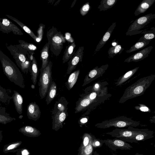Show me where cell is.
I'll use <instances>...</instances> for the list:
<instances>
[{
  "label": "cell",
  "instance_id": "7c38bea8",
  "mask_svg": "<svg viewBox=\"0 0 155 155\" xmlns=\"http://www.w3.org/2000/svg\"><path fill=\"white\" fill-rule=\"evenodd\" d=\"M109 65L106 64L98 67L97 66L91 70L86 76L82 86H84L101 76L107 69Z\"/></svg>",
  "mask_w": 155,
  "mask_h": 155
},
{
  "label": "cell",
  "instance_id": "8fae6325",
  "mask_svg": "<svg viewBox=\"0 0 155 155\" xmlns=\"http://www.w3.org/2000/svg\"><path fill=\"white\" fill-rule=\"evenodd\" d=\"M0 31L7 34L12 33L15 35H23V33L17 26L5 18H0Z\"/></svg>",
  "mask_w": 155,
  "mask_h": 155
},
{
  "label": "cell",
  "instance_id": "52a82bcc",
  "mask_svg": "<svg viewBox=\"0 0 155 155\" xmlns=\"http://www.w3.org/2000/svg\"><path fill=\"white\" fill-rule=\"evenodd\" d=\"M52 62L50 61L44 69L40 70L38 86L39 95L41 99L46 96L52 82Z\"/></svg>",
  "mask_w": 155,
  "mask_h": 155
},
{
  "label": "cell",
  "instance_id": "30bf717a",
  "mask_svg": "<svg viewBox=\"0 0 155 155\" xmlns=\"http://www.w3.org/2000/svg\"><path fill=\"white\" fill-rule=\"evenodd\" d=\"M100 141L114 151H116L117 149L130 150L133 148V147L129 143L117 138L104 140L100 139Z\"/></svg>",
  "mask_w": 155,
  "mask_h": 155
},
{
  "label": "cell",
  "instance_id": "d6986e66",
  "mask_svg": "<svg viewBox=\"0 0 155 155\" xmlns=\"http://www.w3.org/2000/svg\"><path fill=\"white\" fill-rule=\"evenodd\" d=\"M116 22H113L108 28L97 45L94 53V54L99 51L100 49L106 43L111 36L113 30L116 27Z\"/></svg>",
  "mask_w": 155,
  "mask_h": 155
},
{
  "label": "cell",
  "instance_id": "8d00e7d4",
  "mask_svg": "<svg viewBox=\"0 0 155 155\" xmlns=\"http://www.w3.org/2000/svg\"><path fill=\"white\" fill-rule=\"evenodd\" d=\"M141 34H143L142 36L144 40H152L155 38V28L154 27H152L150 30L147 31H143Z\"/></svg>",
  "mask_w": 155,
  "mask_h": 155
},
{
  "label": "cell",
  "instance_id": "44dd1931",
  "mask_svg": "<svg viewBox=\"0 0 155 155\" xmlns=\"http://www.w3.org/2000/svg\"><path fill=\"white\" fill-rule=\"evenodd\" d=\"M155 2V0H143L134 12L135 16L145 12Z\"/></svg>",
  "mask_w": 155,
  "mask_h": 155
},
{
  "label": "cell",
  "instance_id": "ac0fdd59",
  "mask_svg": "<svg viewBox=\"0 0 155 155\" xmlns=\"http://www.w3.org/2000/svg\"><path fill=\"white\" fill-rule=\"evenodd\" d=\"M28 57L31 61V66L29 71L31 73V79L34 85L37 81V78L38 74V70L36 60L33 55L29 54Z\"/></svg>",
  "mask_w": 155,
  "mask_h": 155
},
{
  "label": "cell",
  "instance_id": "74e56055",
  "mask_svg": "<svg viewBox=\"0 0 155 155\" xmlns=\"http://www.w3.org/2000/svg\"><path fill=\"white\" fill-rule=\"evenodd\" d=\"M45 25L43 24H40L37 31V35L38 43L42 39L43 35V30Z\"/></svg>",
  "mask_w": 155,
  "mask_h": 155
},
{
  "label": "cell",
  "instance_id": "9c48e42d",
  "mask_svg": "<svg viewBox=\"0 0 155 155\" xmlns=\"http://www.w3.org/2000/svg\"><path fill=\"white\" fill-rule=\"evenodd\" d=\"M140 130L130 126L127 129L116 128L111 131L107 132L106 134L110 135L112 137L127 142L129 139L137 134Z\"/></svg>",
  "mask_w": 155,
  "mask_h": 155
},
{
  "label": "cell",
  "instance_id": "f546056e",
  "mask_svg": "<svg viewBox=\"0 0 155 155\" xmlns=\"http://www.w3.org/2000/svg\"><path fill=\"white\" fill-rule=\"evenodd\" d=\"M124 48L121 45L119 44L117 41H116V44L110 47L108 51V58H111L117 54H120Z\"/></svg>",
  "mask_w": 155,
  "mask_h": 155
},
{
  "label": "cell",
  "instance_id": "f35d334b",
  "mask_svg": "<svg viewBox=\"0 0 155 155\" xmlns=\"http://www.w3.org/2000/svg\"><path fill=\"white\" fill-rule=\"evenodd\" d=\"M91 8L88 2L83 5L80 8V10L81 15L83 16L86 15L88 13Z\"/></svg>",
  "mask_w": 155,
  "mask_h": 155
},
{
  "label": "cell",
  "instance_id": "4dcf8cb0",
  "mask_svg": "<svg viewBox=\"0 0 155 155\" xmlns=\"http://www.w3.org/2000/svg\"><path fill=\"white\" fill-rule=\"evenodd\" d=\"M18 42L19 44L17 45L26 50L30 54L33 55L34 54V51L37 49L36 46L32 43L20 40H18Z\"/></svg>",
  "mask_w": 155,
  "mask_h": 155
},
{
  "label": "cell",
  "instance_id": "8992f818",
  "mask_svg": "<svg viewBox=\"0 0 155 155\" xmlns=\"http://www.w3.org/2000/svg\"><path fill=\"white\" fill-rule=\"evenodd\" d=\"M47 37L51 51L56 56H58L65 42V37L60 31L54 27L47 31Z\"/></svg>",
  "mask_w": 155,
  "mask_h": 155
},
{
  "label": "cell",
  "instance_id": "f6af8a7d",
  "mask_svg": "<svg viewBox=\"0 0 155 155\" xmlns=\"http://www.w3.org/2000/svg\"><path fill=\"white\" fill-rule=\"evenodd\" d=\"M93 155H99V154L96 151H95L94 152Z\"/></svg>",
  "mask_w": 155,
  "mask_h": 155
},
{
  "label": "cell",
  "instance_id": "2e32d148",
  "mask_svg": "<svg viewBox=\"0 0 155 155\" xmlns=\"http://www.w3.org/2000/svg\"><path fill=\"white\" fill-rule=\"evenodd\" d=\"M154 133L153 131L147 129H140L137 134L129 139L127 142L131 143H137L139 141H143L153 137Z\"/></svg>",
  "mask_w": 155,
  "mask_h": 155
},
{
  "label": "cell",
  "instance_id": "277c9868",
  "mask_svg": "<svg viewBox=\"0 0 155 155\" xmlns=\"http://www.w3.org/2000/svg\"><path fill=\"white\" fill-rule=\"evenodd\" d=\"M6 46L15 60L17 66L24 74H27L31 64V61L28 56L29 53L27 51L17 45H8L6 44Z\"/></svg>",
  "mask_w": 155,
  "mask_h": 155
},
{
  "label": "cell",
  "instance_id": "1f68e13d",
  "mask_svg": "<svg viewBox=\"0 0 155 155\" xmlns=\"http://www.w3.org/2000/svg\"><path fill=\"white\" fill-rule=\"evenodd\" d=\"M117 1V0H102L97 8L100 11L107 10L114 6Z\"/></svg>",
  "mask_w": 155,
  "mask_h": 155
},
{
  "label": "cell",
  "instance_id": "4fadbf2b",
  "mask_svg": "<svg viewBox=\"0 0 155 155\" xmlns=\"http://www.w3.org/2000/svg\"><path fill=\"white\" fill-rule=\"evenodd\" d=\"M84 47L81 46L79 48L72 58L68 63V67L67 74H70L72 71L75 69L78 64L82 61L84 53Z\"/></svg>",
  "mask_w": 155,
  "mask_h": 155
},
{
  "label": "cell",
  "instance_id": "ffe728a7",
  "mask_svg": "<svg viewBox=\"0 0 155 155\" xmlns=\"http://www.w3.org/2000/svg\"><path fill=\"white\" fill-rule=\"evenodd\" d=\"M17 112L19 114L22 113L23 99L22 96L18 91L14 90V94L11 97Z\"/></svg>",
  "mask_w": 155,
  "mask_h": 155
},
{
  "label": "cell",
  "instance_id": "c3c4849f",
  "mask_svg": "<svg viewBox=\"0 0 155 155\" xmlns=\"http://www.w3.org/2000/svg\"><path fill=\"white\" fill-rule=\"evenodd\" d=\"M31 87L32 88V89H34L35 88V86L34 85H31Z\"/></svg>",
  "mask_w": 155,
  "mask_h": 155
},
{
  "label": "cell",
  "instance_id": "ee69618b",
  "mask_svg": "<svg viewBox=\"0 0 155 155\" xmlns=\"http://www.w3.org/2000/svg\"><path fill=\"white\" fill-rule=\"evenodd\" d=\"M28 151L26 150H23L22 152V155H28Z\"/></svg>",
  "mask_w": 155,
  "mask_h": 155
},
{
  "label": "cell",
  "instance_id": "ab89813d",
  "mask_svg": "<svg viewBox=\"0 0 155 155\" xmlns=\"http://www.w3.org/2000/svg\"><path fill=\"white\" fill-rule=\"evenodd\" d=\"M135 108L136 110H140L144 112H150L151 111L148 107L143 104H138V105L135 107Z\"/></svg>",
  "mask_w": 155,
  "mask_h": 155
},
{
  "label": "cell",
  "instance_id": "484cf974",
  "mask_svg": "<svg viewBox=\"0 0 155 155\" xmlns=\"http://www.w3.org/2000/svg\"><path fill=\"white\" fill-rule=\"evenodd\" d=\"M19 130L24 134L31 137H38L41 134L39 130L30 126H25L21 128Z\"/></svg>",
  "mask_w": 155,
  "mask_h": 155
},
{
  "label": "cell",
  "instance_id": "7dc6e473",
  "mask_svg": "<svg viewBox=\"0 0 155 155\" xmlns=\"http://www.w3.org/2000/svg\"><path fill=\"white\" fill-rule=\"evenodd\" d=\"M23 117V116L22 115H20L19 116V119H21Z\"/></svg>",
  "mask_w": 155,
  "mask_h": 155
},
{
  "label": "cell",
  "instance_id": "603a6c76",
  "mask_svg": "<svg viewBox=\"0 0 155 155\" xmlns=\"http://www.w3.org/2000/svg\"><path fill=\"white\" fill-rule=\"evenodd\" d=\"M75 47L74 41L66 46L62 59L63 63L68 61L72 58L75 53L74 50Z\"/></svg>",
  "mask_w": 155,
  "mask_h": 155
},
{
  "label": "cell",
  "instance_id": "d4e9b609",
  "mask_svg": "<svg viewBox=\"0 0 155 155\" xmlns=\"http://www.w3.org/2000/svg\"><path fill=\"white\" fill-rule=\"evenodd\" d=\"M139 68V67H136L128 71L124 74L119 77L115 83L116 86H121L133 75L137 71Z\"/></svg>",
  "mask_w": 155,
  "mask_h": 155
},
{
  "label": "cell",
  "instance_id": "f1b7e54d",
  "mask_svg": "<svg viewBox=\"0 0 155 155\" xmlns=\"http://www.w3.org/2000/svg\"><path fill=\"white\" fill-rule=\"evenodd\" d=\"M15 120V118L11 117L6 112L5 107L0 106V123L5 124Z\"/></svg>",
  "mask_w": 155,
  "mask_h": 155
},
{
  "label": "cell",
  "instance_id": "ba28073f",
  "mask_svg": "<svg viewBox=\"0 0 155 155\" xmlns=\"http://www.w3.org/2000/svg\"><path fill=\"white\" fill-rule=\"evenodd\" d=\"M155 18V14L150 13L141 16L134 21L126 33L127 36H132L141 34L142 29L147 26Z\"/></svg>",
  "mask_w": 155,
  "mask_h": 155
},
{
  "label": "cell",
  "instance_id": "5b68a950",
  "mask_svg": "<svg viewBox=\"0 0 155 155\" xmlns=\"http://www.w3.org/2000/svg\"><path fill=\"white\" fill-rule=\"evenodd\" d=\"M139 121L134 120L125 116H120L111 119L107 120L96 124L95 126L98 128L106 129L114 127L120 128L131 126L137 127L140 125Z\"/></svg>",
  "mask_w": 155,
  "mask_h": 155
},
{
  "label": "cell",
  "instance_id": "83f0119b",
  "mask_svg": "<svg viewBox=\"0 0 155 155\" xmlns=\"http://www.w3.org/2000/svg\"><path fill=\"white\" fill-rule=\"evenodd\" d=\"M57 90L56 84L54 82L52 81L48 89L46 97V101L47 105L50 103L55 97Z\"/></svg>",
  "mask_w": 155,
  "mask_h": 155
},
{
  "label": "cell",
  "instance_id": "7a4b0ae2",
  "mask_svg": "<svg viewBox=\"0 0 155 155\" xmlns=\"http://www.w3.org/2000/svg\"><path fill=\"white\" fill-rule=\"evenodd\" d=\"M0 61L3 72L8 79L21 88H24L25 82L22 73L16 64L0 50Z\"/></svg>",
  "mask_w": 155,
  "mask_h": 155
},
{
  "label": "cell",
  "instance_id": "e0dca14e",
  "mask_svg": "<svg viewBox=\"0 0 155 155\" xmlns=\"http://www.w3.org/2000/svg\"><path fill=\"white\" fill-rule=\"evenodd\" d=\"M41 112L39 106L35 102H31L28 105L27 115L30 119L36 121L40 117Z\"/></svg>",
  "mask_w": 155,
  "mask_h": 155
},
{
  "label": "cell",
  "instance_id": "5bb4252c",
  "mask_svg": "<svg viewBox=\"0 0 155 155\" xmlns=\"http://www.w3.org/2000/svg\"><path fill=\"white\" fill-rule=\"evenodd\" d=\"M96 108L92 102L84 95L80 101L77 103L75 108V113H77L84 110H87V113L90 112Z\"/></svg>",
  "mask_w": 155,
  "mask_h": 155
},
{
  "label": "cell",
  "instance_id": "4316f807",
  "mask_svg": "<svg viewBox=\"0 0 155 155\" xmlns=\"http://www.w3.org/2000/svg\"><path fill=\"white\" fill-rule=\"evenodd\" d=\"M151 40H144L142 36L138 41L132 46L129 49L126 51V53H129L133 51L143 48L148 45Z\"/></svg>",
  "mask_w": 155,
  "mask_h": 155
},
{
  "label": "cell",
  "instance_id": "e575fe53",
  "mask_svg": "<svg viewBox=\"0 0 155 155\" xmlns=\"http://www.w3.org/2000/svg\"><path fill=\"white\" fill-rule=\"evenodd\" d=\"M11 99V97L8 94L5 89L0 85V106L1 103H9Z\"/></svg>",
  "mask_w": 155,
  "mask_h": 155
},
{
  "label": "cell",
  "instance_id": "7bdbcfd3",
  "mask_svg": "<svg viewBox=\"0 0 155 155\" xmlns=\"http://www.w3.org/2000/svg\"><path fill=\"white\" fill-rule=\"evenodd\" d=\"M19 143H15L9 145L7 148V150H10L15 147L17 146L18 145Z\"/></svg>",
  "mask_w": 155,
  "mask_h": 155
},
{
  "label": "cell",
  "instance_id": "9a60e30c",
  "mask_svg": "<svg viewBox=\"0 0 155 155\" xmlns=\"http://www.w3.org/2000/svg\"><path fill=\"white\" fill-rule=\"evenodd\" d=\"M153 48V46H151L143 48L126 58L124 62H137L143 60L148 56Z\"/></svg>",
  "mask_w": 155,
  "mask_h": 155
},
{
  "label": "cell",
  "instance_id": "3957f363",
  "mask_svg": "<svg viewBox=\"0 0 155 155\" xmlns=\"http://www.w3.org/2000/svg\"><path fill=\"white\" fill-rule=\"evenodd\" d=\"M68 104L67 101L64 97H61L56 102L52 114L53 130L57 131L62 128L63 123L68 115Z\"/></svg>",
  "mask_w": 155,
  "mask_h": 155
},
{
  "label": "cell",
  "instance_id": "b9f144b4",
  "mask_svg": "<svg viewBox=\"0 0 155 155\" xmlns=\"http://www.w3.org/2000/svg\"><path fill=\"white\" fill-rule=\"evenodd\" d=\"M88 121V119L86 117H84L81 118L78 122L80 125H83L86 123Z\"/></svg>",
  "mask_w": 155,
  "mask_h": 155
},
{
  "label": "cell",
  "instance_id": "d6a6232c",
  "mask_svg": "<svg viewBox=\"0 0 155 155\" xmlns=\"http://www.w3.org/2000/svg\"><path fill=\"white\" fill-rule=\"evenodd\" d=\"M80 73V70H78L72 73L69 76L67 82V88L70 90L77 82Z\"/></svg>",
  "mask_w": 155,
  "mask_h": 155
},
{
  "label": "cell",
  "instance_id": "836d02e7",
  "mask_svg": "<svg viewBox=\"0 0 155 155\" xmlns=\"http://www.w3.org/2000/svg\"><path fill=\"white\" fill-rule=\"evenodd\" d=\"M95 137H93L89 144L87 147L82 149L79 148L78 155H92L93 153L94 148L93 147L92 142Z\"/></svg>",
  "mask_w": 155,
  "mask_h": 155
},
{
  "label": "cell",
  "instance_id": "60d3db41",
  "mask_svg": "<svg viewBox=\"0 0 155 155\" xmlns=\"http://www.w3.org/2000/svg\"><path fill=\"white\" fill-rule=\"evenodd\" d=\"M92 144L94 148L101 147L103 143L101 142L100 139H97L95 137L93 140Z\"/></svg>",
  "mask_w": 155,
  "mask_h": 155
},
{
  "label": "cell",
  "instance_id": "6da1fadb",
  "mask_svg": "<svg viewBox=\"0 0 155 155\" xmlns=\"http://www.w3.org/2000/svg\"><path fill=\"white\" fill-rule=\"evenodd\" d=\"M155 79V74H152L139 79L127 88L119 102L122 104L132 98L143 94Z\"/></svg>",
  "mask_w": 155,
  "mask_h": 155
},
{
  "label": "cell",
  "instance_id": "cb8c5ba5",
  "mask_svg": "<svg viewBox=\"0 0 155 155\" xmlns=\"http://www.w3.org/2000/svg\"><path fill=\"white\" fill-rule=\"evenodd\" d=\"M8 18L12 20L18 24L22 29L28 33L34 39L35 41L38 43V38L33 31L21 22L15 18L8 15H6Z\"/></svg>",
  "mask_w": 155,
  "mask_h": 155
},
{
  "label": "cell",
  "instance_id": "d590c367",
  "mask_svg": "<svg viewBox=\"0 0 155 155\" xmlns=\"http://www.w3.org/2000/svg\"><path fill=\"white\" fill-rule=\"evenodd\" d=\"M94 137V136L91 134L88 133L84 134L82 137V142L79 148H84L88 146Z\"/></svg>",
  "mask_w": 155,
  "mask_h": 155
},
{
  "label": "cell",
  "instance_id": "7402d4cb",
  "mask_svg": "<svg viewBox=\"0 0 155 155\" xmlns=\"http://www.w3.org/2000/svg\"><path fill=\"white\" fill-rule=\"evenodd\" d=\"M49 48L50 45L48 42L45 44L40 51V59L42 61V65L40 70L44 69L48 63Z\"/></svg>",
  "mask_w": 155,
  "mask_h": 155
},
{
  "label": "cell",
  "instance_id": "bcb514c9",
  "mask_svg": "<svg viewBox=\"0 0 155 155\" xmlns=\"http://www.w3.org/2000/svg\"><path fill=\"white\" fill-rule=\"evenodd\" d=\"M134 155H144L142 154L139 153H135V154Z\"/></svg>",
  "mask_w": 155,
  "mask_h": 155
}]
</instances>
